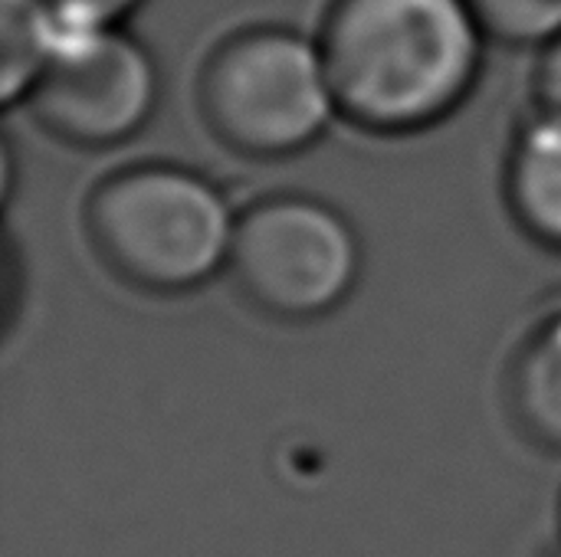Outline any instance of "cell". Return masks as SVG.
Here are the masks:
<instances>
[{
  "label": "cell",
  "instance_id": "cell-1",
  "mask_svg": "<svg viewBox=\"0 0 561 557\" xmlns=\"http://www.w3.org/2000/svg\"><path fill=\"white\" fill-rule=\"evenodd\" d=\"M483 36L467 0H335L319 46L339 115L381 135L437 125L470 95Z\"/></svg>",
  "mask_w": 561,
  "mask_h": 557
},
{
  "label": "cell",
  "instance_id": "cell-2",
  "mask_svg": "<svg viewBox=\"0 0 561 557\" xmlns=\"http://www.w3.org/2000/svg\"><path fill=\"white\" fill-rule=\"evenodd\" d=\"M85 227L115 276L174 295L230 266L237 217L207 177L174 164H138L95 187Z\"/></svg>",
  "mask_w": 561,
  "mask_h": 557
},
{
  "label": "cell",
  "instance_id": "cell-3",
  "mask_svg": "<svg viewBox=\"0 0 561 557\" xmlns=\"http://www.w3.org/2000/svg\"><path fill=\"white\" fill-rule=\"evenodd\" d=\"M201 108L214 135L250 158L296 154L339 115L319 39L286 26L224 39L204 66Z\"/></svg>",
  "mask_w": 561,
  "mask_h": 557
},
{
  "label": "cell",
  "instance_id": "cell-4",
  "mask_svg": "<svg viewBox=\"0 0 561 557\" xmlns=\"http://www.w3.org/2000/svg\"><path fill=\"white\" fill-rule=\"evenodd\" d=\"M230 269L260 312L312 322L352 295L362 246L352 223L329 204L270 197L237 217Z\"/></svg>",
  "mask_w": 561,
  "mask_h": 557
},
{
  "label": "cell",
  "instance_id": "cell-5",
  "mask_svg": "<svg viewBox=\"0 0 561 557\" xmlns=\"http://www.w3.org/2000/svg\"><path fill=\"white\" fill-rule=\"evenodd\" d=\"M36 121L56 138L105 148L131 138L154 112L158 69L122 30H62L59 46L26 95Z\"/></svg>",
  "mask_w": 561,
  "mask_h": 557
},
{
  "label": "cell",
  "instance_id": "cell-6",
  "mask_svg": "<svg viewBox=\"0 0 561 557\" xmlns=\"http://www.w3.org/2000/svg\"><path fill=\"white\" fill-rule=\"evenodd\" d=\"M506 194L516 220L546 246L561 250V118L542 115L513 144Z\"/></svg>",
  "mask_w": 561,
  "mask_h": 557
},
{
  "label": "cell",
  "instance_id": "cell-7",
  "mask_svg": "<svg viewBox=\"0 0 561 557\" xmlns=\"http://www.w3.org/2000/svg\"><path fill=\"white\" fill-rule=\"evenodd\" d=\"M510 407L533 443L561 453V315L519 348L510 371Z\"/></svg>",
  "mask_w": 561,
  "mask_h": 557
},
{
  "label": "cell",
  "instance_id": "cell-8",
  "mask_svg": "<svg viewBox=\"0 0 561 557\" xmlns=\"http://www.w3.org/2000/svg\"><path fill=\"white\" fill-rule=\"evenodd\" d=\"M59 36L62 23L49 0H0V95L7 105L33 92Z\"/></svg>",
  "mask_w": 561,
  "mask_h": 557
},
{
  "label": "cell",
  "instance_id": "cell-9",
  "mask_svg": "<svg viewBox=\"0 0 561 557\" xmlns=\"http://www.w3.org/2000/svg\"><path fill=\"white\" fill-rule=\"evenodd\" d=\"M486 36L506 43H552L561 36V0H467Z\"/></svg>",
  "mask_w": 561,
  "mask_h": 557
},
{
  "label": "cell",
  "instance_id": "cell-10",
  "mask_svg": "<svg viewBox=\"0 0 561 557\" xmlns=\"http://www.w3.org/2000/svg\"><path fill=\"white\" fill-rule=\"evenodd\" d=\"M62 30H99L115 26L141 0H49Z\"/></svg>",
  "mask_w": 561,
  "mask_h": 557
},
{
  "label": "cell",
  "instance_id": "cell-11",
  "mask_svg": "<svg viewBox=\"0 0 561 557\" xmlns=\"http://www.w3.org/2000/svg\"><path fill=\"white\" fill-rule=\"evenodd\" d=\"M536 92H539V102L549 115H559L561 118V36L552 39L542 53V62H539V76H536Z\"/></svg>",
  "mask_w": 561,
  "mask_h": 557
}]
</instances>
